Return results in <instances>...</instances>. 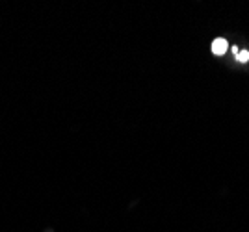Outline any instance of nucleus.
Returning <instances> with one entry per match:
<instances>
[{
	"instance_id": "2",
	"label": "nucleus",
	"mask_w": 249,
	"mask_h": 232,
	"mask_svg": "<svg viewBox=\"0 0 249 232\" xmlns=\"http://www.w3.org/2000/svg\"><path fill=\"white\" fill-rule=\"evenodd\" d=\"M232 52L236 54V60H238V62H248V60H249L248 50H238V49L234 47V49H232Z\"/></svg>"
},
{
	"instance_id": "1",
	"label": "nucleus",
	"mask_w": 249,
	"mask_h": 232,
	"mask_svg": "<svg viewBox=\"0 0 249 232\" xmlns=\"http://www.w3.org/2000/svg\"><path fill=\"white\" fill-rule=\"evenodd\" d=\"M227 41H225V39H221V37H219V39H216V41L212 43V52L214 54H218V56H221V54L225 52V50H227Z\"/></svg>"
}]
</instances>
